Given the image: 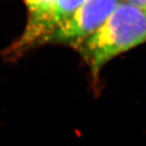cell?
I'll list each match as a JSON object with an SVG mask.
<instances>
[{"label": "cell", "instance_id": "cell-5", "mask_svg": "<svg viewBox=\"0 0 146 146\" xmlns=\"http://www.w3.org/2000/svg\"><path fill=\"white\" fill-rule=\"evenodd\" d=\"M124 1L130 3L131 5H133L139 10H141L146 15V0H124Z\"/></svg>", "mask_w": 146, "mask_h": 146}, {"label": "cell", "instance_id": "cell-2", "mask_svg": "<svg viewBox=\"0 0 146 146\" xmlns=\"http://www.w3.org/2000/svg\"><path fill=\"white\" fill-rule=\"evenodd\" d=\"M121 0H85L52 36L47 44H62L72 48L94 33Z\"/></svg>", "mask_w": 146, "mask_h": 146}, {"label": "cell", "instance_id": "cell-3", "mask_svg": "<svg viewBox=\"0 0 146 146\" xmlns=\"http://www.w3.org/2000/svg\"><path fill=\"white\" fill-rule=\"evenodd\" d=\"M85 0H55L45 17L35 23L27 25L23 34L4 52L7 60H17L39 46L47 44L49 38L60 25L84 2Z\"/></svg>", "mask_w": 146, "mask_h": 146}, {"label": "cell", "instance_id": "cell-4", "mask_svg": "<svg viewBox=\"0 0 146 146\" xmlns=\"http://www.w3.org/2000/svg\"><path fill=\"white\" fill-rule=\"evenodd\" d=\"M55 0H23L27 9V25L41 21L49 13Z\"/></svg>", "mask_w": 146, "mask_h": 146}, {"label": "cell", "instance_id": "cell-1", "mask_svg": "<svg viewBox=\"0 0 146 146\" xmlns=\"http://www.w3.org/2000/svg\"><path fill=\"white\" fill-rule=\"evenodd\" d=\"M146 43V15L121 0L104 23L75 49L98 78L102 69L119 55Z\"/></svg>", "mask_w": 146, "mask_h": 146}]
</instances>
